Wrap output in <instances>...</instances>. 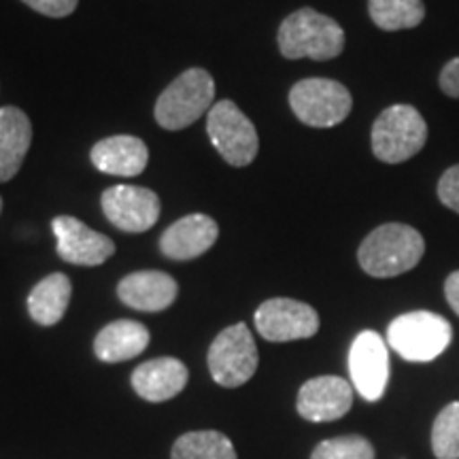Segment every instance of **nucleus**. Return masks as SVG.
<instances>
[{
	"label": "nucleus",
	"mask_w": 459,
	"mask_h": 459,
	"mask_svg": "<svg viewBox=\"0 0 459 459\" xmlns=\"http://www.w3.org/2000/svg\"><path fill=\"white\" fill-rule=\"evenodd\" d=\"M73 296V283L65 273H54L32 287L28 313L39 325H56L66 315Z\"/></svg>",
	"instance_id": "aec40b11"
},
{
	"label": "nucleus",
	"mask_w": 459,
	"mask_h": 459,
	"mask_svg": "<svg viewBox=\"0 0 459 459\" xmlns=\"http://www.w3.org/2000/svg\"><path fill=\"white\" fill-rule=\"evenodd\" d=\"M179 294V285L170 274L160 271H139L124 277L117 285V298L126 307L143 313L166 311Z\"/></svg>",
	"instance_id": "2eb2a0df"
},
{
	"label": "nucleus",
	"mask_w": 459,
	"mask_h": 459,
	"mask_svg": "<svg viewBox=\"0 0 459 459\" xmlns=\"http://www.w3.org/2000/svg\"><path fill=\"white\" fill-rule=\"evenodd\" d=\"M349 372L358 394L368 402L383 398L389 381L387 342L375 330H364L355 336L349 351Z\"/></svg>",
	"instance_id": "9d476101"
},
{
	"label": "nucleus",
	"mask_w": 459,
	"mask_h": 459,
	"mask_svg": "<svg viewBox=\"0 0 459 459\" xmlns=\"http://www.w3.org/2000/svg\"><path fill=\"white\" fill-rule=\"evenodd\" d=\"M189 370L177 358H158L141 364L132 372V387L147 402H166L179 395L187 385Z\"/></svg>",
	"instance_id": "f3484780"
},
{
	"label": "nucleus",
	"mask_w": 459,
	"mask_h": 459,
	"mask_svg": "<svg viewBox=\"0 0 459 459\" xmlns=\"http://www.w3.org/2000/svg\"><path fill=\"white\" fill-rule=\"evenodd\" d=\"M22 3L45 17H68L77 9L79 0H22Z\"/></svg>",
	"instance_id": "a878e982"
},
{
	"label": "nucleus",
	"mask_w": 459,
	"mask_h": 459,
	"mask_svg": "<svg viewBox=\"0 0 459 459\" xmlns=\"http://www.w3.org/2000/svg\"><path fill=\"white\" fill-rule=\"evenodd\" d=\"M440 90L445 91L449 99H459V57H453L440 71Z\"/></svg>",
	"instance_id": "bb28decb"
},
{
	"label": "nucleus",
	"mask_w": 459,
	"mask_h": 459,
	"mask_svg": "<svg viewBox=\"0 0 459 459\" xmlns=\"http://www.w3.org/2000/svg\"><path fill=\"white\" fill-rule=\"evenodd\" d=\"M206 132L213 147L230 166H249L260 152L257 130L232 100H220L206 113Z\"/></svg>",
	"instance_id": "0eeeda50"
},
{
	"label": "nucleus",
	"mask_w": 459,
	"mask_h": 459,
	"mask_svg": "<svg viewBox=\"0 0 459 459\" xmlns=\"http://www.w3.org/2000/svg\"><path fill=\"white\" fill-rule=\"evenodd\" d=\"M311 459H375V446L364 436H338L315 446Z\"/></svg>",
	"instance_id": "b1692460"
},
{
	"label": "nucleus",
	"mask_w": 459,
	"mask_h": 459,
	"mask_svg": "<svg viewBox=\"0 0 459 459\" xmlns=\"http://www.w3.org/2000/svg\"><path fill=\"white\" fill-rule=\"evenodd\" d=\"M372 22L385 32L411 30L426 17L423 0H368Z\"/></svg>",
	"instance_id": "4be33fe9"
},
{
	"label": "nucleus",
	"mask_w": 459,
	"mask_h": 459,
	"mask_svg": "<svg viewBox=\"0 0 459 459\" xmlns=\"http://www.w3.org/2000/svg\"><path fill=\"white\" fill-rule=\"evenodd\" d=\"M290 107L302 124L332 128L342 124L353 108L351 91L334 79L313 77L298 82L290 91Z\"/></svg>",
	"instance_id": "423d86ee"
},
{
	"label": "nucleus",
	"mask_w": 459,
	"mask_h": 459,
	"mask_svg": "<svg viewBox=\"0 0 459 459\" xmlns=\"http://www.w3.org/2000/svg\"><path fill=\"white\" fill-rule=\"evenodd\" d=\"M90 158L91 164L105 175L139 177L147 169L149 149L139 136L117 134L96 143Z\"/></svg>",
	"instance_id": "dca6fc26"
},
{
	"label": "nucleus",
	"mask_w": 459,
	"mask_h": 459,
	"mask_svg": "<svg viewBox=\"0 0 459 459\" xmlns=\"http://www.w3.org/2000/svg\"><path fill=\"white\" fill-rule=\"evenodd\" d=\"M255 330L271 342L313 338L319 332V315L311 304L291 298H271L255 311Z\"/></svg>",
	"instance_id": "1a4fd4ad"
},
{
	"label": "nucleus",
	"mask_w": 459,
	"mask_h": 459,
	"mask_svg": "<svg viewBox=\"0 0 459 459\" xmlns=\"http://www.w3.org/2000/svg\"><path fill=\"white\" fill-rule=\"evenodd\" d=\"M353 406V387L342 377H315L298 392V415L313 423L336 421Z\"/></svg>",
	"instance_id": "ddd939ff"
},
{
	"label": "nucleus",
	"mask_w": 459,
	"mask_h": 459,
	"mask_svg": "<svg viewBox=\"0 0 459 459\" xmlns=\"http://www.w3.org/2000/svg\"><path fill=\"white\" fill-rule=\"evenodd\" d=\"M426 254L421 232L406 223H385L361 240L358 260L361 271L377 279H392L412 271Z\"/></svg>",
	"instance_id": "f257e3e1"
},
{
	"label": "nucleus",
	"mask_w": 459,
	"mask_h": 459,
	"mask_svg": "<svg viewBox=\"0 0 459 459\" xmlns=\"http://www.w3.org/2000/svg\"><path fill=\"white\" fill-rule=\"evenodd\" d=\"M445 296H446V302H449V307L457 313V317H459V271L451 273L449 277H446Z\"/></svg>",
	"instance_id": "cd10ccee"
},
{
	"label": "nucleus",
	"mask_w": 459,
	"mask_h": 459,
	"mask_svg": "<svg viewBox=\"0 0 459 459\" xmlns=\"http://www.w3.org/2000/svg\"><path fill=\"white\" fill-rule=\"evenodd\" d=\"M32 143V124L17 107L0 108V183L20 172Z\"/></svg>",
	"instance_id": "a211bd4d"
},
{
	"label": "nucleus",
	"mask_w": 459,
	"mask_h": 459,
	"mask_svg": "<svg viewBox=\"0 0 459 459\" xmlns=\"http://www.w3.org/2000/svg\"><path fill=\"white\" fill-rule=\"evenodd\" d=\"M432 451L436 459H459V402H451L432 426Z\"/></svg>",
	"instance_id": "5701e85b"
},
{
	"label": "nucleus",
	"mask_w": 459,
	"mask_h": 459,
	"mask_svg": "<svg viewBox=\"0 0 459 459\" xmlns=\"http://www.w3.org/2000/svg\"><path fill=\"white\" fill-rule=\"evenodd\" d=\"M170 459H238L232 440L217 429L187 432L172 445Z\"/></svg>",
	"instance_id": "412c9836"
},
{
	"label": "nucleus",
	"mask_w": 459,
	"mask_h": 459,
	"mask_svg": "<svg viewBox=\"0 0 459 459\" xmlns=\"http://www.w3.org/2000/svg\"><path fill=\"white\" fill-rule=\"evenodd\" d=\"M372 153L385 164H402L415 158L428 141V124L411 105H394L372 126Z\"/></svg>",
	"instance_id": "20e7f679"
},
{
	"label": "nucleus",
	"mask_w": 459,
	"mask_h": 459,
	"mask_svg": "<svg viewBox=\"0 0 459 459\" xmlns=\"http://www.w3.org/2000/svg\"><path fill=\"white\" fill-rule=\"evenodd\" d=\"M0 213H3V198H0Z\"/></svg>",
	"instance_id": "c85d7f7f"
},
{
	"label": "nucleus",
	"mask_w": 459,
	"mask_h": 459,
	"mask_svg": "<svg viewBox=\"0 0 459 459\" xmlns=\"http://www.w3.org/2000/svg\"><path fill=\"white\" fill-rule=\"evenodd\" d=\"M152 334L145 325L132 319L113 321L94 338V353L107 364H119L141 355L149 347Z\"/></svg>",
	"instance_id": "6ab92c4d"
},
{
	"label": "nucleus",
	"mask_w": 459,
	"mask_h": 459,
	"mask_svg": "<svg viewBox=\"0 0 459 459\" xmlns=\"http://www.w3.org/2000/svg\"><path fill=\"white\" fill-rule=\"evenodd\" d=\"M277 41L287 60L311 57L315 62H325L342 54L344 30L332 17L304 7L285 17L279 26Z\"/></svg>",
	"instance_id": "f03ea898"
},
{
	"label": "nucleus",
	"mask_w": 459,
	"mask_h": 459,
	"mask_svg": "<svg viewBox=\"0 0 459 459\" xmlns=\"http://www.w3.org/2000/svg\"><path fill=\"white\" fill-rule=\"evenodd\" d=\"M209 372L217 385L234 389L251 381L260 364L255 338L245 324H234L217 334L209 349Z\"/></svg>",
	"instance_id": "6e6552de"
},
{
	"label": "nucleus",
	"mask_w": 459,
	"mask_h": 459,
	"mask_svg": "<svg viewBox=\"0 0 459 459\" xmlns=\"http://www.w3.org/2000/svg\"><path fill=\"white\" fill-rule=\"evenodd\" d=\"M102 213L122 232L141 234L160 220V198L156 192L139 186H113L102 192Z\"/></svg>",
	"instance_id": "9b49d317"
},
{
	"label": "nucleus",
	"mask_w": 459,
	"mask_h": 459,
	"mask_svg": "<svg viewBox=\"0 0 459 459\" xmlns=\"http://www.w3.org/2000/svg\"><path fill=\"white\" fill-rule=\"evenodd\" d=\"M453 328L432 311H412L395 317L387 328V342L402 359L432 361L451 344Z\"/></svg>",
	"instance_id": "39448f33"
},
{
	"label": "nucleus",
	"mask_w": 459,
	"mask_h": 459,
	"mask_svg": "<svg viewBox=\"0 0 459 459\" xmlns=\"http://www.w3.org/2000/svg\"><path fill=\"white\" fill-rule=\"evenodd\" d=\"M220 238V226L213 217L194 213L181 217L166 230L160 238V251L175 262H187L200 257Z\"/></svg>",
	"instance_id": "4468645a"
},
{
	"label": "nucleus",
	"mask_w": 459,
	"mask_h": 459,
	"mask_svg": "<svg viewBox=\"0 0 459 459\" xmlns=\"http://www.w3.org/2000/svg\"><path fill=\"white\" fill-rule=\"evenodd\" d=\"M438 198L446 209L459 213V164L445 170V175L438 181Z\"/></svg>",
	"instance_id": "393cba45"
},
{
	"label": "nucleus",
	"mask_w": 459,
	"mask_h": 459,
	"mask_svg": "<svg viewBox=\"0 0 459 459\" xmlns=\"http://www.w3.org/2000/svg\"><path fill=\"white\" fill-rule=\"evenodd\" d=\"M215 79L204 68H187L166 88L156 102V122L164 130H183L211 111Z\"/></svg>",
	"instance_id": "7ed1b4c3"
},
{
	"label": "nucleus",
	"mask_w": 459,
	"mask_h": 459,
	"mask_svg": "<svg viewBox=\"0 0 459 459\" xmlns=\"http://www.w3.org/2000/svg\"><path fill=\"white\" fill-rule=\"evenodd\" d=\"M57 238V255L74 266H100L115 254L113 240L85 226L71 215H57L51 221Z\"/></svg>",
	"instance_id": "f8f14e48"
}]
</instances>
